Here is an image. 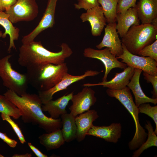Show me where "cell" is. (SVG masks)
Listing matches in <instances>:
<instances>
[{"mask_svg":"<svg viewBox=\"0 0 157 157\" xmlns=\"http://www.w3.org/2000/svg\"><path fill=\"white\" fill-rule=\"evenodd\" d=\"M3 95L20 110L24 123L37 125L47 133L62 128L61 119L48 117L43 113L38 95L26 93L20 96L8 89Z\"/></svg>","mask_w":157,"mask_h":157,"instance_id":"obj_1","label":"cell"},{"mask_svg":"<svg viewBox=\"0 0 157 157\" xmlns=\"http://www.w3.org/2000/svg\"><path fill=\"white\" fill-rule=\"evenodd\" d=\"M60 47V51L55 52L46 49L40 41L22 44L19 49L18 63L26 68L47 64H62L72 55L73 51L66 43H62Z\"/></svg>","mask_w":157,"mask_h":157,"instance_id":"obj_2","label":"cell"},{"mask_svg":"<svg viewBox=\"0 0 157 157\" xmlns=\"http://www.w3.org/2000/svg\"><path fill=\"white\" fill-rule=\"evenodd\" d=\"M25 74L28 84L38 91L49 90L58 83L68 73L65 62L60 65L47 64L28 67Z\"/></svg>","mask_w":157,"mask_h":157,"instance_id":"obj_3","label":"cell"},{"mask_svg":"<svg viewBox=\"0 0 157 157\" xmlns=\"http://www.w3.org/2000/svg\"><path fill=\"white\" fill-rule=\"evenodd\" d=\"M106 93L109 97L115 98L119 101L132 115L135 122V130L133 139L128 143V146L131 150L138 149L145 142L147 133L139 122V109L134 102L130 89L127 86L118 90L108 88Z\"/></svg>","mask_w":157,"mask_h":157,"instance_id":"obj_4","label":"cell"},{"mask_svg":"<svg viewBox=\"0 0 157 157\" xmlns=\"http://www.w3.org/2000/svg\"><path fill=\"white\" fill-rule=\"evenodd\" d=\"M157 26L142 24L131 26L121 41L129 52L138 55L141 49L157 39Z\"/></svg>","mask_w":157,"mask_h":157,"instance_id":"obj_5","label":"cell"},{"mask_svg":"<svg viewBox=\"0 0 157 157\" xmlns=\"http://www.w3.org/2000/svg\"><path fill=\"white\" fill-rule=\"evenodd\" d=\"M9 55L0 59V77L4 86L21 96L26 92L28 82L26 74L19 73L12 67Z\"/></svg>","mask_w":157,"mask_h":157,"instance_id":"obj_6","label":"cell"},{"mask_svg":"<svg viewBox=\"0 0 157 157\" xmlns=\"http://www.w3.org/2000/svg\"><path fill=\"white\" fill-rule=\"evenodd\" d=\"M5 12L9 15L10 20L13 24L33 20L38 15L39 8L35 0H17Z\"/></svg>","mask_w":157,"mask_h":157,"instance_id":"obj_7","label":"cell"},{"mask_svg":"<svg viewBox=\"0 0 157 157\" xmlns=\"http://www.w3.org/2000/svg\"><path fill=\"white\" fill-rule=\"evenodd\" d=\"M122 45L123 52L121 55L116 57L118 59H121V62L126 66L141 69L151 75H157V62L149 57L132 54L122 44Z\"/></svg>","mask_w":157,"mask_h":157,"instance_id":"obj_8","label":"cell"},{"mask_svg":"<svg viewBox=\"0 0 157 157\" xmlns=\"http://www.w3.org/2000/svg\"><path fill=\"white\" fill-rule=\"evenodd\" d=\"M83 54L85 57L97 59L103 63L105 67V72L102 81H107L108 75L113 69L119 68L124 69L127 66L125 63L119 61L107 47L99 50L90 47L86 48L84 50Z\"/></svg>","mask_w":157,"mask_h":157,"instance_id":"obj_9","label":"cell"},{"mask_svg":"<svg viewBox=\"0 0 157 157\" xmlns=\"http://www.w3.org/2000/svg\"><path fill=\"white\" fill-rule=\"evenodd\" d=\"M101 72L92 70H87L82 75L74 76L67 73L62 80L52 88L44 91H38V96L42 104L52 99L54 94L60 91L65 90L72 84L84 79L88 76H94Z\"/></svg>","mask_w":157,"mask_h":157,"instance_id":"obj_10","label":"cell"},{"mask_svg":"<svg viewBox=\"0 0 157 157\" xmlns=\"http://www.w3.org/2000/svg\"><path fill=\"white\" fill-rule=\"evenodd\" d=\"M82 90L73 95L71 100L72 104L69 108L70 113L75 117L90 110L96 102L95 92L88 87H84Z\"/></svg>","mask_w":157,"mask_h":157,"instance_id":"obj_11","label":"cell"},{"mask_svg":"<svg viewBox=\"0 0 157 157\" xmlns=\"http://www.w3.org/2000/svg\"><path fill=\"white\" fill-rule=\"evenodd\" d=\"M58 0H48L44 15L37 26L31 33L22 37V44L31 42L43 31L52 27L55 23V14Z\"/></svg>","mask_w":157,"mask_h":157,"instance_id":"obj_12","label":"cell"},{"mask_svg":"<svg viewBox=\"0 0 157 157\" xmlns=\"http://www.w3.org/2000/svg\"><path fill=\"white\" fill-rule=\"evenodd\" d=\"M116 22L108 24L105 28L104 34L101 42L96 46L98 49L108 48L115 56L123 52L122 42L116 28Z\"/></svg>","mask_w":157,"mask_h":157,"instance_id":"obj_13","label":"cell"},{"mask_svg":"<svg viewBox=\"0 0 157 157\" xmlns=\"http://www.w3.org/2000/svg\"><path fill=\"white\" fill-rule=\"evenodd\" d=\"M122 126L120 123H113L108 126L93 125L86 133L104 139L105 141L117 143L121 138Z\"/></svg>","mask_w":157,"mask_h":157,"instance_id":"obj_14","label":"cell"},{"mask_svg":"<svg viewBox=\"0 0 157 157\" xmlns=\"http://www.w3.org/2000/svg\"><path fill=\"white\" fill-rule=\"evenodd\" d=\"M80 18L83 22L88 21L91 27V32L94 36L101 35L106 21L101 6L95 7L82 13Z\"/></svg>","mask_w":157,"mask_h":157,"instance_id":"obj_15","label":"cell"},{"mask_svg":"<svg viewBox=\"0 0 157 157\" xmlns=\"http://www.w3.org/2000/svg\"><path fill=\"white\" fill-rule=\"evenodd\" d=\"M134 69L128 66L122 72L115 73V77L109 81H102L97 83H87L82 86L90 87L102 85L104 87L114 90H120L127 86L134 74Z\"/></svg>","mask_w":157,"mask_h":157,"instance_id":"obj_16","label":"cell"},{"mask_svg":"<svg viewBox=\"0 0 157 157\" xmlns=\"http://www.w3.org/2000/svg\"><path fill=\"white\" fill-rule=\"evenodd\" d=\"M115 21L117 22L116 30L121 38L126 34L131 26L140 24L135 7L130 8L124 12L117 13Z\"/></svg>","mask_w":157,"mask_h":157,"instance_id":"obj_17","label":"cell"},{"mask_svg":"<svg viewBox=\"0 0 157 157\" xmlns=\"http://www.w3.org/2000/svg\"><path fill=\"white\" fill-rule=\"evenodd\" d=\"M99 117L97 111L89 110L75 117L77 126L76 139L78 142L83 141L86 133L93 125V122Z\"/></svg>","mask_w":157,"mask_h":157,"instance_id":"obj_18","label":"cell"},{"mask_svg":"<svg viewBox=\"0 0 157 157\" xmlns=\"http://www.w3.org/2000/svg\"><path fill=\"white\" fill-rule=\"evenodd\" d=\"M142 72L141 69H134V74L127 86L131 90L135 97V104L138 107L140 104L150 103L154 105L157 104V98H150L143 92L140 83V78Z\"/></svg>","mask_w":157,"mask_h":157,"instance_id":"obj_19","label":"cell"},{"mask_svg":"<svg viewBox=\"0 0 157 157\" xmlns=\"http://www.w3.org/2000/svg\"><path fill=\"white\" fill-rule=\"evenodd\" d=\"M73 95V92H72L55 100H50L42 105V110L47 112L51 118L58 119L60 115L67 113L66 108Z\"/></svg>","mask_w":157,"mask_h":157,"instance_id":"obj_20","label":"cell"},{"mask_svg":"<svg viewBox=\"0 0 157 157\" xmlns=\"http://www.w3.org/2000/svg\"><path fill=\"white\" fill-rule=\"evenodd\" d=\"M135 7L142 24H151L157 17V0H139Z\"/></svg>","mask_w":157,"mask_h":157,"instance_id":"obj_21","label":"cell"},{"mask_svg":"<svg viewBox=\"0 0 157 157\" xmlns=\"http://www.w3.org/2000/svg\"><path fill=\"white\" fill-rule=\"evenodd\" d=\"M0 25L5 29L2 37L5 38L7 35L10 37V43L8 51L10 53L12 48L16 49L14 41L18 40L19 36V29L13 26L9 18V15L5 12H0Z\"/></svg>","mask_w":157,"mask_h":157,"instance_id":"obj_22","label":"cell"},{"mask_svg":"<svg viewBox=\"0 0 157 157\" xmlns=\"http://www.w3.org/2000/svg\"><path fill=\"white\" fill-rule=\"evenodd\" d=\"M38 139L40 144L47 151L57 149L65 142L60 129L43 134L39 137Z\"/></svg>","mask_w":157,"mask_h":157,"instance_id":"obj_23","label":"cell"},{"mask_svg":"<svg viewBox=\"0 0 157 157\" xmlns=\"http://www.w3.org/2000/svg\"><path fill=\"white\" fill-rule=\"evenodd\" d=\"M75 117L70 113H67L61 115V131L65 142H70L76 139L77 126Z\"/></svg>","mask_w":157,"mask_h":157,"instance_id":"obj_24","label":"cell"},{"mask_svg":"<svg viewBox=\"0 0 157 157\" xmlns=\"http://www.w3.org/2000/svg\"><path fill=\"white\" fill-rule=\"evenodd\" d=\"M145 128L148 131L147 138L138 149L133 152L132 157H138L145 150L153 147L157 146V136L154 133L152 124L149 121H147Z\"/></svg>","mask_w":157,"mask_h":157,"instance_id":"obj_25","label":"cell"},{"mask_svg":"<svg viewBox=\"0 0 157 157\" xmlns=\"http://www.w3.org/2000/svg\"><path fill=\"white\" fill-rule=\"evenodd\" d=\"M101 5L104 14L108 24L115 22L116 8L119 0H98Z\"/></svg>","mask_w":157,"mask_h":157,"instance_id":"obj_26","label":"cell"},{"mask_svg":"<svg viewBox=\"0 0 157 157\" xmlns=\"http://www.w3.org/2000/svg\"><path fill=\"white\" fill-rule=\"evenodd\" d=\"M0 113L17 119L21 116L19 109L4 95L0 94Z\"/></svg>","mask_w":157,"mask_h":157,"instance_id":"obj_27","label":"cell"},{"mask_svg":"<svg viewBox=\"0 0 157 157\" xmlns=\"http://www.w3.org/2000/svg\"><path fill=\"white\" fill-rule=\"evenodd\" d=\"M139 113H144L151 117L155 124L154 133L157 135V106H151L146 103L140 104L138 107Z\"/></svg>","mask_w":157,"mask_h":157,"instance_id":"obj_28","label":"cell"},{"mask_svg":"<svg viewBox=\"0 0 157 157\" xmlns=\"http://www.w3.org/2000/svg\"><path fill=\"white\" fill-rule=\"evenodd\" d=\"M138 55L149 57L157 62V40L141 49Z\"/></svg>","mask_w":157,"mask_h":157,"instance_id":"obj_29","label":"cell"},{"mask_svg":"<svg viewBox=\"0 0 157 157\" xmlns=\"http://www.w3.org/2000/svg\"><path fill=\"white\" fill-rule=\"evenodd\" d=\"M1 116L2 119L7 122L10 125L14 131L17 136L20 142L22 144L26 142L22 131L19 127L17 124L15 123L10 117V116L1 113Z\"/></svg>","mask_w":157,"mask_h":157,"instance_id":"obj_30","label":"cell"},{"mask_svg":"<svg viewBox=\"0 0 157 157\" xmlns=\"http://www.w3.org/2000/svg\"><path fill=\"white\" fill-rule=\"evenodd\" d=\"M99 5L98 0H78L74 6L76 9H84L87 11Z\"/></svg>","mask_w":157,"mask_h":157,"instance_id":"obj_31","label":"cell"},{"mask_svg":"<svg viewBox=\"0 0 157 157\" xmlns=\"http://www.w3.org/2000/svg\"><path fill=\"white\" fill-rule=\"evenodd\" d=\"M137 0H119L117 6V13H123L130 8L135 7Z\"/></svg>","mask_w":157,"mask_h":157,"instance_id":"obj_32","label":"cell"},{"mask_svg":"<svg viewBox=\"0 0 157 157\" xmlns=\"http://www.w3.org/2000/svg\"><path fill=\"white\" fill-rule=\"evenodd\" d=\"M143 75L147 82L151 83L152 85L153 90L151 92L152 94V98H157V75L153 76L144 72H143Z\"/></svg>","mask_w":157,"mask_h":157,"instance_id":"obj_33","label":"cell"},{"mask_svg":"<svg viewBox=\"0 0 157 157\" xmlns=\"http://www.w3.org/2000/svg\"><path fill=\"white\" fill-rule=\"evenodd\" d=\"M17 0H0V12H5L14 4Z\"/></svg>","mask_w":157,"mask_h":157,"instance_id":"obj_34","label":"cell"},{"mask_svg":"<svg viewBox=\"0 0 157 157\" xmlns=\"http://www.w3.org/2000/svg\"><path fill=\"white\" fill-rule=\"evenodd\" d=\"M0 138L12 148L15 147L17 144V141L9 138L6 133L1 132H0Z\"/></svg>","mask_w":157,"mask_h":157,"instance_id":"obj_35","label":"cell"},{"mask_svg":"<svg viewBox=\"0 0 157 157\" xmlns=\"http://www.w3.org/2000/svg\"><path fill=\"white\" fill-rule=\"evenodd\" d=\"M28 144L30 149L35 155L38 157H47L48 156L42 153L39 149L33 145L32 144L28 142Z\"/></svg>","mask_w":157,"mask_h":157,"instance_id":"obj_36","label":"cell"},{"mask_svg":"<svg viewBox=\"0 0 157 157\" xmlns=\"http://www.w3.org/2000/svg\"><path fill=\"white\" fill-rule=\"evenodd\" d=\"M32 156V155L31 154L28 153L22 154H15L12 156V157H31Z\"/></svg>","mask_w":157,"mask_h":157,"instance_id":"obj_37","label":"cell"},{"mask_svg":"<svg viewBox=\"0 0 157 157\" xmlns=\"http://www.w3.org/2000/svg\"><path fill=\"white\" fill-rule=\"evenodd\" d=\"M151 24L157 26V17L155 18L152 21Z\"/></svg>","mask_w":157,"mask_h":157,"instance_id":"obj_38","label":"cell"},{"mask_svg":"<svg viewBox=\"0 0 157 157\" xmlns=\"http://www.w3.org/2000/svg\"><path fill=\"white\" fill-rule=\"evenodd\" d=\"M3 33L1 31H0V37H1L3 34Z\"/></svg>","mask_w":157,"mask_h":157,"instance_id":"obj_39","label":"cell"},{"mask_svg":"<svg viewBox=\"0 0 157 157\" xmlns=\"http://www.w3.org/2000/svg\"><path fill=\"white\" fill-rule=\"evenodd\" d=\"M4 157V156L0 154V157Z\"/></svg>","mask_w":157,"mask_h":157,"instance_id":"obj_40","label":"cell"}]
</instances>
